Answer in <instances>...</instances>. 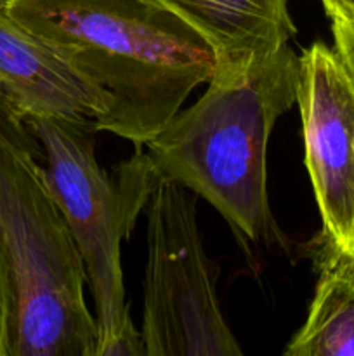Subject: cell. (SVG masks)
Returning a JSON list of instances; mask_svg holds the SVG:
<instances>
[{
  "label": "cell",
  "mask_w": 354,
  "mask_h": 356,
  "mask_svg": "<svg viewBox=\"0 0 354 356\" xmlns=\"http://www.w3.org/2000/svg\"><path fill=\"white\" fill-rule=\"evenodd\" d=\"M7 10L110 99L96 131L135 148L217 66L210 42L160 0H7Z\"/></svg>",
  "instance_id": "obj_1"
},
{
  "label": "cell",
  "mask_w": 354,
  "mask_h": 356,
  "mask_svg": "<svg viewBox=\"0 0 354 356\" xmlns=\"http://www.w3.org/2000/svg\"><path fill=\"white\" fill-rule=\"evenodd\" d=\"M290 45L217 61L205 92L144 145L160 176L205 198L242 238L273 240L267 143L297 99Z\"/></svg>",
  "instance_id": "obj_2"
},
{
  "label": "cell",
  "mask_w": 354,
  "mask_h": 356,
  "mask_svg": "<svg viewBox=\"0 0 354 356\" xmlns=\"http://www.w3.org/2000/svg\"><path fill=\"white\" fill-rule=\"evenodd\" d=\"M9 103L0 106V249L14 292L12 356H97L85 270L38 156Z\"/></svg>",
  "instance_id": "obj_3"
},
{
  "label": "cell",
  "mask_w": 354,
  "mask_h": 356,
  "mask_svg": "<svg viewBox=\"0 0 354 356\" xmlns=\"http://www.w3.org/2000/svg\"><path fill=\"white\" fill-rule=\"evenodd\" d=\"M44 155L52 195L85 270L99 329V350L134 329L125 294L121 242L128 238L160 179L148 152L135 148L108 174L94 146L90 118H24Z\"/></svg>",
  "instance_id": "obj_4"
},
{
  "label": "cell",
  "mask_w": 354,
  "mask_h": 356,
  "mask_svg": "<svg viewBox=\"0 0 354 356\" xmlns=\"http://www.w3.org/2000/svg\"><path fill=\"white\" fill-rule=\"evenodd\" d=\"M196 195L160 176L146 204V356H239L196 221Z\"/></svg>",
  "instance_id": "obj_5"
},
{
  "label": "cell",
  "mask_w": 354,
  "mask_h": 356,
  "mask_svg": "<svg viewBox=\"0 0 354 356\" xmlns=\"http://www.w3.org/2000/svg\"><path fill=\"white\" fill-rule=\"evenodd\" d=\"M298 58L305 169L328 245L347 252L354 243V86L325 42H312Z\"/></svg>",
  "instance_id": "obj_6"
},
{
  "label": "cell",
  "mask_w": 354,
  "mask_h": 356,
  "mask_svg": "<svg viewBox=\"0 0 354 356\" xmlns=\"http://www.w3.org/2000/svg\"><path fill=\"white\" fill-rule=\"evenodd\" d=\"M0 94L23 118L96 120L110 99L45 42L14 19L0 0Z\"/></svg>",
  "instance_id": "obj_7"
},
{
  "label": "cell",
  "mask_w": 354,
  "mask_h": 356,
  "mask_svg": "<svg viewBox=\"0 0 354 356\" xmlns=\"http://www.w3.org/2000/svg\"><path fill=\"white\" fill-rule=\"evenodd\" d=\"M196 28L217 52V61L267 52L297 33L290 0H160Z\"/></svg>",
  "instance_id": "obj_8"
},
{
  "label": "cell",
  "mask_w": 354,
  "mask_h": 356,
  "mask_svg": "<svg viewBox=\"0 0 354 356\" xmlns=\"http://www.w3.org/2000/svg\"><path fill=\"white\" fill-rule=\"evenodd\" d=\"M287 356H354V264L330 247L307 318L285 348Z\"/></svg>",
  "instance_id": "obj_9"
},
{
  "label": "cell",
  "mask_w": 354,
  "mask_h": 356,
  "mask_svg": "<svg viewBox=\"0 0 354 356\" xmlns=\"http://www.w3.org/2000/svg\"><path fill=\"white\" fill-rule=\"evenodd\" d=\"M14 292L9 268L0 249V356H12Z\"/></svg>",
  "instance_id": "obj_10"
},
{
  "label": "cell",
  "mask_w": 354,
  "mask_h": 356,
  "mask_svg": "<svg viewBox=\"0 0 354 356\" xmlns=\"http://www.w3.org/2000/svg\"><path fill=\"white\" fill-rule=\"evenodd\" d=\"M333 49L354 86V23L332 21Z\"/></svg>",
  "instance_id": "obj_11"
},
{
  "label": "cell",
  "mask_w": 354,
  "mask_h": 356,
  "mask_svg": "<svg viewBox=\"0 0 354 356\" xmlns=\"http://www.w3.org/2000/svg\"><path fill=\"white\" fill-rule=\"evenodd\" d=\"M321 3L332 21L354 23V0H321Z\"/></svg>",
  "instance_id": "obj_12"
},
{
  "label": "cell",
  "mask_w": 354,
  "mask_h": 356,
  "mask_svg": "<svg viewBox=\"0 0 354 356\" xmlns=\"http://www.w3.org/2000/svg\"><path fill=\"white\" fill-rule=\"evenodd\" d=\"M344 254H347V256L351 257V261H353V264H354V243L349 247V250H347V252H344Z\"/></svg>",
  "instance_id": "obj_13"
},
{
  "label": "cell",
  "mask_w": 354,
  "mask_h": 356,
  "mask_svg": "<svg viewBox=\"0 0 354 356\" xmlns=\"http://www.w3.org/2000/svg\"><path fill=\"white\" fill-rule=\"evenodd\" d=\"M6 101H7V99H6V97H3V96H2V94H0V104H3V103H6Z\"/></svg>",
  "instance_id": "obj_14"
}]
</instances>
